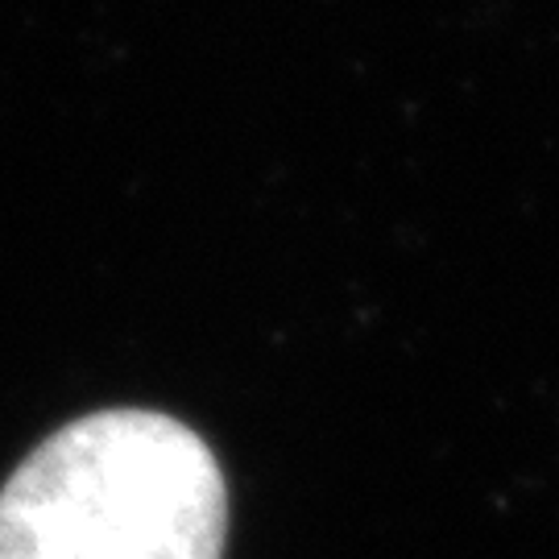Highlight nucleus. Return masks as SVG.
<instances>
[{
  "label": "nucleus",
  "mask_w": 559,
  "mask_h": 559,
  "mask_svg": "<svg viewBox=\"0 0 559 559\" xmlns=\"http://www.w3.org/2000/svg\"><path fill=\"white\" fill-rule=\"evenodd\" d=\"M224 539L221 460L162 411L67 423L0 489V559H224Z\"/></svg>",
  "instance_id": "1"
}]
</instances>
